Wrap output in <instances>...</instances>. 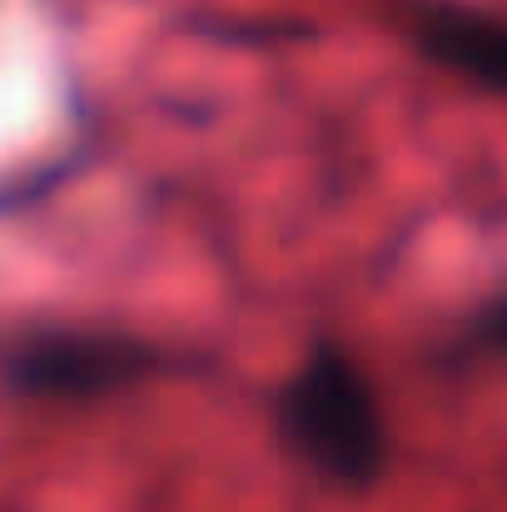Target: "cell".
<instances>
[{
  "label": "cell",
  "instance_id": "obj_4",
  "mask_svg": "<svg viewBox=\"0 0 507 512\" xmlns=\"http://www.w3.org/2000/svg\"><path fill=\"white\" fill-rule=\"evenodd\" d=\"M483 358H507V289L488 294L478 309H468L453 329V339L438 348L443 368H468Z\"/></svg>",
  "mask_w": 507,
  "mask_h": 512
},
{
  "label": "cell",
  "instance_id": "obj_3",
  "mask_svg": "<svg viewBox=\"0 0 507 512\" xmlns=\"http://www.w3.org/2000/svg\"><path fill=\"white\" fill-rule=\"evenodd\" d=\"M408 40L428 65L507 95V15L463 0H418L408 15Z\"/></svg>",
  "mask_w": 507,
  "mask_h": 512
},
{
  "label": "cell",
  "instance_id": "obj_1",
  "mask_svg": "<svg viewBox=\"0 0 507 512\" xmlns=\"http://www.w3.org/2000/svg\"><path fill=\"white\" fill-rule=\"evenodd\" d=\"M279 448L338 493H368L393 463V428L383 398L353 348L314 339L289 378L269 393Z\"/></svg>",
  "mask_w": 507,
  "mask_h": 512
},
{
  "label": "cell",
  "instance_id": "obj_2",
  "mask_svg": "<svg viewBox=\"0 0 507 512\" xmlns=\"http://www.w3.org/2000/svg\"><path fill=\"white\" fill-rule=\"evenodd\" d=\"M189 373V358L125 329H30L0 348V383L20 398L90 403Z\"/></svg>",
  "mask_w": 507,
  "mask_h": 512
}]
</instances>
